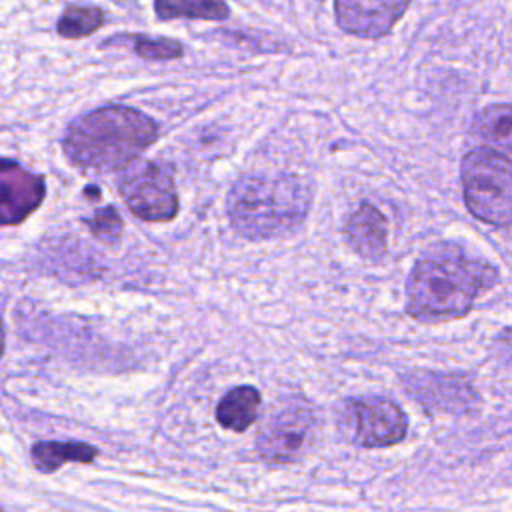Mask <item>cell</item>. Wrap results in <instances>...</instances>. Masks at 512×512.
Instances as JSON below:
<instances>
[{"label":"cell","instance_id":"2e32d148","mask_svg":"<svg viewBox=\"0 0 512 512\" xmlns=\"http://www.w3.org/2000/svg\"><path fill=\"white\" fill-rule=\"evenodd\" d=\"M132 48L140 58L146 60H172L180 58L184 48L180 42L170 38H150V36H132Z\"/></svg>","mask_w":512,"mask_h":512},{"label":"cell","instance_id":"3957f363","mask_svg":"<svg viewBox=\"0 0 512 512\" xmlns=\"http://www.w3.org/2000/svg\"><path fill=\"white\" fill-rule=\"evenodd\" d=\"M310 208V190L294 176L248 174L228 192L226 210L232 226L250 240L296 230Z\"/></svg>","mask_w":512,"mask_h":512},{"label":"cell","instance_id":"6da1fadb","mask_svg":"<svg viewBox=\"0 0 512 512\" xmlns=\"http://www.w3.org/2000/svg\"><path fill=\"white\" fill-rule=\"evenodd\" d=\"M498 276V268L482 254L458 242H438L416 260L408 276L406 312L422 322L460 318Z\"/></svg>","mask_w":512,"mask_h":512},{"label":"cell","instance_id":"52a82bcc","mask_svg":"<svg viewBox=\"0 0 512 512\" xmlns=\"http://www.w3.org/2000/svg\"><path fill=\"white\" fill-rule=\"evenodd\" d=\"M350 414L354 426V440L364 448L392 446L406 436V414L390 398H358L350 404Z\"/></svg>","mask_w":512,"mask_h":512},{"label":"cell","instance_id":"e0dca14e","mask_svg":"<svg viewBox=\"0 0 512 512\" xmlns=\"http://www.w3.org/2000/svg\"><path fill=\"white\" fill-rule=\"evenodd\" d=\"M86 226L90 228V232L104 240V242H116L122 234V220H120V214L116 212L114 206H106V208H100L92 214V218L84 220Z\"/></svg>","mask_w":512,"mask_h":512},{"label":"cell","instance_id":"5b68a950","mask_svg":"<svg viewBox=\"0 0 512 512\" xmlns=\"http://www.w3.org/2000/svg\"><path fill=\"white\" fill-rule=\"evenodd\" d=\"M316 430V414L306 398H284L270 408L256 438V450L266 462L288 464L308 448Z\"/></svg>","mask_w":512,"mask_h":512},{"label":"cell","instance_id":"ba28073f","mask_svg":"<svg viewBox=\"0 0 512 512\" xmlns=\"http://www.w3.org/2000/svg\"><path fill=\"white\" fill-rule=\"evenodd\" d=\"M410 0H334L338 26L358 38L376 40L392 30Z\"/></svg>","mask_w":512,"mask_h":512},{"label":"cell","instance_id":"ac0fdd59","mask_svg":"<svg viewBox=\"0 0 512 512\" xmlns=\"http://www.w3.org/2000/svg\"><path fill=\"white\" fill-rule=\"evenodd\" d=\"M496 344H498V354H500L508 364H512V328L504 330V332L498 336Z\"/></svg>","mask_w":512,"mask_h":512},{"label":"cell","instance_id":"4fadbf2b","mask_svg":"<svg viewBox=\"0 0 512 512\" xmlns=\"http://www.w3.org/2000/svg\"><path fill=\"white\" fill-rule=\"evenodd\" d=\"M472 128L482 140L512 152V104L486 106L476 114Z\"/></svg>","mask_w":512,"mask_h":512},{"label":"cell","instance_id":"30bf717a","mask_svg":"<svg viewBox=\"0 0 512 512\" xmlns=\"http://www.w3.org/2000/svg\"><path fill=\"white\" fill-rule=\"evenodd\" d=\"M350 246L366 260H380L386 254V218L370 204H362L346 222Z\"/></svg>","mask_w":512,"mask_h":512},{"label":"cell","instance_id":"7c38bea8","mask_svg":"<svg viewBox=\"0 0 512 512\" xmlns=\"http://www.w3.org/2000/svg\"><path fill=\"white\" fill-rule=\"evenodd\" d=\"M34 466L40 472H54L66 462L88 464L98 456V450L86 442H36L30 450Z\"/></svg>","mask_w":512,"mask_h":512},{"label":"cell","instance_id":"8992f818","mask_svg":"<svg viewBox=\"0 0 512 512\" xmlns=\"http://www.w3.org/2000/svg\"><path fill=\"white\" fill-rule=\"evenodd\" d=\"M120 196L128 210L146 222H166L178 212L174 180L156 164H146L124 178L120 184Z\"/></svg>","mask_w":512,"mask_h":512},{"label":"cell","instance_id":"9a60e30c","mask_svg":"<svg viewBox=\"0 0 512 512\" xmlns=\"http://www.w3.org/2000/svg\"><path fill=\"white\" fill-rule=\"evenodd\" d=\"M104 24V12L98 6H70L58 18L56 32L68 40L84 38Z\"/></svg>","mask_w":512,"mask_h":512},{"label":"cell","instance_id":"9c48e42d","mask_svg":"<svg viewBox=\"0 0 512 512\" xmlns=\"http://www.w3.org/2000/svg\"><path fill=\"white\" fill-rule=\"evenodd\" d=\"M44 178L28 172L18 162L4 158L0 166V216L4 226L28 218L44 200Z\"/></svg>","mask_w":512,"mask_h":512},{"label":"cell","instance_id":"5bb4252c","mask_svg":"<svg viewBox=\"0 0 512 512\" xmlns=\"http://www.w3.org/2000/svg\"><path fill=\"white\" fill-rule=\"evenodd\" d=\"M156 16L160 20L172 18H202L224 20L230 10L224 0H154Z\"/></svg>","mask_w":512,"mask_h":512},{"label":"cell","instance_id":"8fae6325","mask_svg":"<svg viewBox=\"0 0 512 512\" xmlns=\"http://www.w3.org/2000/svg\"><path fill=\"white\" fill-rule=\"evenodd\" d=\"M260 392L254 386H236L220 400L216 408L218 422L234 432L252 426L260 414Z\"/></svg>","mask_w":512,"mask_h":512},{"label":"cell","instance_id":"277c9868","mask_svg":"<svg viewBox=\"0 0 512 512\" xmlns=\"http://www.w3.org/2000/svg\"><path fill=\"white\" fill-rule=\"evenodd\" d=\"M468 210L492 226H512V160L490 148L470 150L460 164Z\"/></svg>","mask_w":512,"mask_h":512},{"label":"cell","instance_id":"7a4b0ae2","mask_svg":"<svg viewBox=\"0 0 512 512\" xmlns=\"http://www.w3.org/2000/svg\"><path fill=\"white\" fill-rule=\"evenodd\" d=\"M156 138L158 126L150 116L110 104L76 118L64 134L62 148L72 164L110 172L132 164Z\"/></svg>","mask_w":512,"mask_h":512}]
</instances>
